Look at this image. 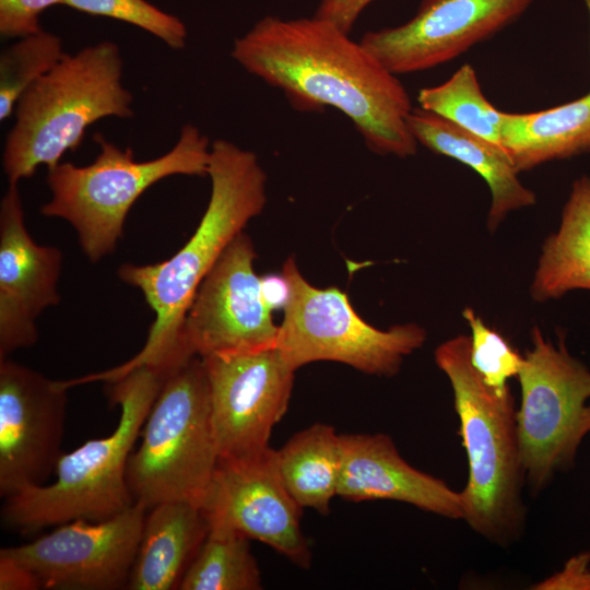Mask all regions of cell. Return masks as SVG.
I'll return each instance as SVG.
<instances>
[{
    "label": "cell",
    "mask_w": 590,
    "mask_h": 590,
    "mask_svg": "<svg viewBox=\"0 0 590 590\" xmlns=\"http://www.w3.org/2000/svg\"><path fill=\"white\" fill-rule=\"evenodd\" d=\"M233 59L281 90L292 107L343 113L367 148L380 155L416 153L408 117V91L361 42L334 23L312 17L267 15L233 44Z\"/></svg>",
    "instance_id": "obj_1"
},
{
    "label": "cell",
    "mask_w": 590,
    "mask_h": 590,
    "mask_svg": "<svg viewBox=\"0 0 590 590\" xmlns=\"http://www.w3.org/2000/svg\"><path fill=\"white\" fill-rule=\"evenodd\" d=\"M211 196L190 239L172 258L146 266L123 264L119 278L141 290L155 314L141 351L126 363L78 378V384L114 382L140 367L164 375L196 356L184 337L186 315L203 279L228 244L264 208L267 176L257 155L219 139L210 148Z\"/></svg>",
    "instance_id": "obj_2"
},
{
    "label": "cell",
    "mask_w": 590,
    "mask_h": 590,
    "mask_svg": "<svg viewBox=\"0 0 590 590\" xmlns=\"http://www.w3.org/2000/svg\"><path fill=\"white\" fill-rule=\"evenodd\" d=\"M470 339L461 334L435 350V362L453 393L469 477L460 492L463 520L499 546L520 539L526 524L521 492L526 475L510 388L487 387L469 358Z\"/></svg>",
    "instance_id": "obj_3"
},
{
    "label": "cell",
    "mask_w": 590,
    "mask_h": 590,
    "mask_svg": "<svg viewBox=\"0 0 590 590\" xmlns=\"http://www.w3.org/2000/svg\"><path fill=\"white\" fill-rule=\"evenodd\" d=\"M166 376L140 367L110 382V402L120 405L115 430L90 439L57 462L56 480L4 498L2 523L21 533L83 519L103 521L134 500L128 481V461L137 438Z\"/></svg>",
    "instance_id": "obj_4"
},
{
    "label": "cell",
    "mask_w": 590,
    "mask_h": 590,
    "mask_svg": "<svg viewBox=\"0 0 590 590\" xmlns=\"http://www.w3.org/2000/svg\"><path fill=\"white\" fill-rule=\"evenodd\" d=\"M123 61L109 40L64 54L19 99L2 164L9 184L47 169L75 150L94 122L133 116L132 94L122 84Z\"/></svg>",
    "instance_id": "obj_5"
},
{
    "label": "cell",
    "mask_w": 590,
    "mask_h": 590,
    "mask_svg": "<svg viewBox=\"0 0 590 590\" xmlns=\"http://www.w3.org/2000/svg\"><path fill=\"white\" fill-rule=\"evenodd\" d=\"M95 141L99 152L93 163H59L48 169L51 199L40 208L43 215L74 227L91 261L114 251L131 206L152 185L174 175H208L211 148L191 123L182 126L170 151L150 161L134 160L131 149L122 150L99 133Z\"/></svg>",
    "instance_id": "obj_6"
},
{
    "label": "cell",
    "mask_w": 590,
    "mask_h": 590,
    "mask_svg": "<svg viewBox=\"0 0 590 590\" xmlns=\"http://www.w3.org/2000/svg\"><path fill=\"white\" fill-rule=\"evenodd\" d=\"M141 435L127 468L133 500L148 509L164 502H188L201 508L219 455L210 386L200 356L166 376Z\"/></svg>",
    "instance_id": "obj_7"
},
{
    "label": "cell",
    "mask_w": 590,
    "mask_h": 590,
    "mask_svg": "<svg viewBox=\"0 0 590 590\" xmlns=\"http://www.w3.org/2000/svg\"><path fill=\"white\" fill-rule=\"evenodd\" d=\"M282 273L291 293L276 347L295 370L312 362L332 361L390 377L426 341L425 329L414 322L388 330L370 326L354 310L346 293L309 284L293 258L285 261Z\"/></svg>",
    "instance_id": "obj_8"
},
{
    "label": "cell",
    "mask_w": 590,
    "mask_h": 590,
    "mask_svg": "<svg viewBox=\"0 0 590 590\" xmlns=\"http://www.w3.org/2000/svg\"><path fill=\"white\" fill-rule=\"evenodd\" d=\"M532 347L518 374L521 388L517 432L530 488L542 491L556 472L574 465L590 434V370L567 351L531 330Z\"/></svg>",
    "instance_id": "obj_9"
},
{
    "label": "cell",
    "mask_w": 590,
    "mask_h": 590,
    "mask_svg": "<svg viewBox=\"0 0 590 590\" xmlns=\"http://www.w3.org/2000/svg\"><path fill=\"white\" fill-rule=\"evenodd\" d=\"M148 508L140 502L103 521L78 519L31 543L1 548L42 589L114 590L128 586Z\"/></svg>",
    "instance_id": "obj_10"
},
{
    "label": "cell",
    "mask_w": 590,
    "mask_h": 590,
    "mask_svg": "<svg viewBox=\"0 0 590 590\" xmlns=\"http://www.w3.org/2000/svg\"><path fill=\"white\" fill-rule=\"evenodd\" d=\"M201 358L219 459L268 449L273 427L287 411L296 370L276 346Z\"/></svg>",
    "instance_id": "obj_11"
},
{
    "label": "cell",
    "mask_w": 590,
    "mask_h": 590,
    "mask_svg": "<svg viewBox=\"0 0 590 590\" xmlns=\"http://www.w3.org/2000/svg\"><path fill=\"white\" fill-rule=\"evenodd\" d=\"M201 509L209 529L233 530L308 568L311 552L300 529L303 508L286 489L275 450L219 459Z\"/></svg>",
    "instance_id": "obj_12"
},
{
    "label": "cell",
    "mask_w": 590,
    "mask_h": 590,
    "mask_svg": "<svg viewBox=\"0 0 590 590\" xmlns=\"http://www.w3.org/2000/svg\"><path fill=\"white\" fill-rule=\"evenodd\" d=\"M252 241L240 232L200 284L188 309L184 337L200 357L276 346L279 326L255 273Z\"/></svg>",
    "instance_id": "obj_13"
},
{
    "label": "cell",
    "mask_w": 590,
    "mask_h": 590,
    "mask_svg": "<svg viewBox=\"0 0 590 590\" xmlns=\"http://www.w3.org/2000/svg\"><path fill=\"white\" fill-rule=\"evenodd\" d=\"M62 381L0 359V495L46 484L60 459L67 414Z\"/></svg>",
    "instance_id": "obj_14"
},
{
    "label": "cell",
    "mask_w": 590,
    "mask_h": 590,
    "mask_svg": "<svg viewBox=\"0 0 590 590\" xmlns=\"http://www.w3.org/2000/svg\"><path fill=\"white\" fill-rule=\"evenodd\" d=\"M534 0H423L415 15L359 40L396 75L448 62L516 22Z\"/></svg>",
    "instance_id": "obj_15"
},
{
    "label": "cell",
    "mask_w": 590,
    "mask_h": 590,
    "mask_svg": "<svg viewBox=\"0 0 590 590\" xmlns=\"http://www.w3.org/2000/svg\"><path fill=\"white\" fill-rule=\"evenodd\" d=\"M61 252L27 233L17 185L0 204V359L38 339L35 320L60 300Z\"/></svg>",
    "instance_id": "obj_16"
},
{
    "label": "cell",
    "mask_w": 590,
    "mask_h": 590,
    "mask_svg": "<svg viewBox=\"0 0 590 590\" xmlns=\"http://www.w3.org/2000/svg\"><path fill=\"white\" fill-rule=\"evenodd\" d=\"M341 437L338 496L363 502L388 499L449 519H463L460 492L408 463L385 434Z\"/></svg>",
    "instance_id": "obj_17"
},
{
    "label": "cell",
    "mask_w": 590,
    "mask_h": 590,
    "mask_svg": "<svg viewBox=\"0 0 590 590\" xmlns=\"http://www.w3.org/2000/svg\"><path fill=\"white\" fill-rule=\"evenodd\" d=\"M408 125L417 143L469 166L485 180L492 197L487 214L491 232L510 212L535 203L534 192L522 185L500 146L421 107L412 109Z\"/></svg>",
    "instance_id": "obj_18"
},
{
    "label": "cell",
    "mask_w": 590,
    "mask_h": 590,
    "mask_svg": "<svg viewBox=\"0 0 590 590\" xmlns=\"http://www.w3.org/2000/svg\"><path fill=\"white\" fill-rule=\"evenodd\" d=\"M150 509L127 588L178 589L208 535V521L202 509L188 502H164Z\"/></svg>",
    "instance_id": "obj_19"
},
{
    "label": "cell",
    "mask_w": 590,
    "mask_h": 590,
    "mask_svg": "<svg viewBox=\"0 0 590 590\" xmlns=\"http://www.w3.org/2000/svg\"><path fill=\"white\" fill-rule=\"evenodd\" d=\"M502 146L518 173L590 152V92L540 111L503 113Z\"/></svg>",
    "instance_id": "obj_20"
},
{
    "label": "cell",
    "mask_w": 590,
    "mask_h": 590,
    "mask_svg": "<svg viewBox=\"0 0 590 590\" xmlns=\"http://www.w3.org/2000/svg\"><path fill=\"white\" fill-rule=\"evenodd\" d=\"M590 290V177L573 182L558 229L545 239L530 287L535 302Z\"/></svg>",
    "instance_id": "obj_21"
},
{
    "label": "cell",
    "mask_w": 590,
    "mask_h": 590,
    "mask_svg": "<svg viewBox=\"0 0 590 590\" xmlns=\"http://www.w3.org/2000/svg\"><path fill=\"white\" fill-rule=\"evenodd\" d=\"M275 458L281 479L304 509L328 515L338 496L341 437L331 425L316 423L292 436Z\"/></svg>",
    "instance_id": "obj_22"
},
{
    "label": "cell",
    "mask_w": 590,
    "mask_h": 590,
    "mask_svg": "<svg viewBox=\"0 0 590 590\" xmlns=\"http://www.w3.org/2000/svg\"><path fill=\"white\" fill-rule=\"evenodd\" d=\"M249 538L233 530L211 528L189 564L180 590H259L261 573Z\"/></svg>",
    "instance_id": "obj_23"
},
{
    "label": "cell",
    "mask_w": 590,
    "mask_h": 590,
    "mask_svg": "<svg viewBox=\"0 0 590 590\" xmlns=\"http://www.w3.org/2000/svg\"><path fill=\"white\" fill-rule=\"evenodd\" d=\"M420 107L502 146L503 113L484 96L474 68L464 63L444 83L421 88ZM504 150V149H503Z\"/></svg>",
    "instance_id": "obj_24"
},
{
    "label": "cell",
    "mask_w": 590,
    "mask_h": 590,
    "mask_svg": "<svg viewBox=\"0 0 590 590\" xmlns=\"http://www.w3.org/2000/svg\"><path fill=\"white\" fill-rule=\"evenodd\" d=\"M61 38L40 32L20 38L0 55V120L15 110L21 96L63 57Z\"/></svg>",
    "instance_id": "obj_25"
},
{
    "label": "cell",
    "mask_w": 590,
    "mask_h": 590,
    "mask_svg": "<svg viewBox=\"0 0 590 590\" xmlns=\"http://www.w3.org/2000/svg\"><path fill=\"white\" fill-rule=\"evenodd\" d=\"M462 316L471 329V365L487 387L496 391L509 389L508 380L518 377L524 356L512 349L503 335L486 326L471 307L464 308Z\"/></svg>",
    "instance_id": "obj_26"
},
{
    "label": "cell",
    "mask_w": 590,
    "mask_h": 590,
    "mask_svg": "<svg viewBox=\"0 0 590 590\" xmlns=\"http://www.w3.org/2000/svg\"><path fill=\"white\" fill-rule=\"evenodd\" d=\"M62 4L138 26L172 49H181L186 45L187 28L182 21L145 0H63Z\"/></svg>",
    "instance_id": "obj_27"
},
{
    "label": "cell",
    "mask_w": 590,
    "mask_h": 590,
    "mask_svg": "<svg viewBox=\"0 0 590 590\" xmlns=\"http://www.w3.org/2000/svg\"><path fill=\"white\" fill-rule=\"evenodd\" d=\"M63 0H0V34L7 38H23L40 32V14Z\"/></svg>",
    "instance_id": "obj_28"
},
{
    "label": "cell",
    "mask_w": 590,
    "mask_h": 590,
    "mask_svg": "<svg viewBox=\"0 0 590 590\" xmlns=\"http://www.w3.org/2000/svg\"><path fill=\"white\" fill-rule=\"evenodd\" d=\"M541 590H590V552L569 558L563 569L534 587Z\"/></svg>",
    "instance_id": "obj_29"
},
{
    "label": "cell",
    "mask_w": 590,
    "mask_h": 590,
    "mask_svg": "<svg viewBox=\"0 0 590 590\" xmlns=\"http://www.w3.org/2000/svg\"><path fill=\"white\" fill-rule=\"evenodd\" d=\"M374 0H320L315 16L330 21L350 33L361 13Z\"/></svg>",
    "instance_id": "obj_30"
},
{
    "label": "cell",
    "mask_w": 590,
    "mask_h": 590,
    "mask_svg": "<svg viewBox=\"0 0 590 590\" xmlns=\"http://www.w3.org/2000/svg\"><path fill=\"white\" fill-rule=\"evenodd\" d=\"M42 589L36 576L25 566L0 555V590Z\"/></svg>",
    "instance_id": "obj_31"
},
{
    "label": "cell",
    "mask_w": 590,
    "mask_h": 590,
    "mask_svg": "<svg viewBox=\"0 0 590 590\" xmlns=\"http://www.w3.org/2000/svg\"><path fill=\"white\" fill-rule=\"evenodd\" d=\"M261 293L266 304L273 310L285 307L290 298V284L286 278L281 274H269L260 276Z\"/></svg>",
    "instance_id": "obj_32"
},
{
    "label": "cell",
    "mask_w": 590,
    "mask_h": 590,
    "mask_svg": "<svg viewBox=\"0 0 590 590\" xmlns=\"http://www.w3.org/2000/svg\"><path fill=\"white\" fill-rule=\"evenodd\" d=\"M590 17V0H583Z\"/></svg>",
    "instance_id": "obj_33"
}]
</instances>
